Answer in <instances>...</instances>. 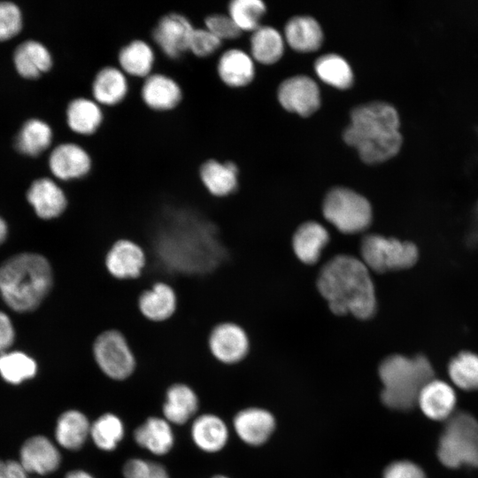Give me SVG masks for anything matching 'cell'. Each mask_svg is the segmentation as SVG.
Segmentation results:
<instances>
[{"mask_svg": "<svg viewBox=\"0 0 478 478\" xmlns=\"http://www.w3.org/2000/svg\"><path fill=\"white\" fill-rule=\"evenodd\" d=\"M274 416L259 408H249L238 412L234 419V428L239 437L251 445L265 443L274 429Z\"/></svg>", "mask_w": 478, "mask_h": 478, "instance_id": "obj_25", "label": "cell"}, {"mask_svg": "<svg viewBox=\"0 0 478 478\" xmlns=\"http://www.w3.org/2000/svg\"><path fill=\"white\" fill-rule=\"evenodd\" d=\"M22 28V15L13 3L0 1V41L12 38Z\"/></svg>", "mask_w": 478, "mask_h": 478, "instance_id": "obj_41", "label": "cell"}, {"mask_svg": "<svg viewBox=\"0 0 478 478\" xmlns=\"http://www.w3.org/2000/svg\"><path fill=\"white\" fill-rule=\"evenodd\" d=\"M93 355L101 371L113 380H124L135 367L133 352L124 337L117 330L101 333L93 344Z\"/></svg>", "mask_w": 478, "mask_h": 478, "instance_id": "obj_9", "label": "cell"}, {"mask_svg": "<svg viewBox=\"0 0 478 478\" xmlns=\"http://www.w3.org/2000/svg\"><path fill=\"white\" fill-rule=\"evenodd\" d=\"M7 227L5 222L0 218V243H3L6 236Z\"/></svg>", "mask_w": 478, "mask_h": 478, "instance_id": "obj_48", "label": "cell"}, {"mask_svg": "<svg viewBox=\"0 0 478 478\" xmlns=\"http://www.w3.org/2000/svg\"><path fill=\"white\" fill-rule=\"evenodd\" d=\"M146 264L143 249L135 243L120 239L115 242L105 256L109 274L120 280L138 277Z\"/></svg>", "mask_w": 478, "mask_h": 478, "instance_id": "obj_16", "label": "cell"}, {"mask_svg": "<svg viewBox=\"0 0 478 478\" xmlns=\"http://www.w3.org/2000/svg\"><path fill=\"white\" fill-rule=\"evenodd\" d=\"M66 478H94L90 474L83 470H73L66 474Z\"/></svg>", "mask_w": 478, "mask_h": 478, "instance_id": "obj_47", "label": "cell"}, {"mask_svg": "<svg viewBox=\"0 0 478 478\" xmlns=\"http://www.w3.org/2000/svg\"><path fill=\"white\" fill-rule=\"evenodd\" d=\"M277 96L285 110L304 117L315 112L320 105L319 87L305 75L286 79L280 84Z\"/></svg>", "mask_w": 478, "mask_h": 478, "instance_id": "obj_13", "label": "cell"}, {"mask_svg": "<svg viewBox=\"0 0 478 478\" xmlns=\"http://www.w3.org/2000/svg\"><path fill=\"white\" fill-rule=\"evenodd\" d=\"M36 373V363L27 355L13 351L0 356V374L8 382L19 383L33 377Z\"/></svg>", "mask_w": 478, "mask_h": 478, "instance_id": "obj_39", "label": "cell"}, {"mask_svg": "<svg viewBox=\"0 0 478 478\" xmlns=\"http://www.w3.org/2000/svg\"><path fill=\"white\" fill-rule=\"evenodd\" d=\"M66 122L73 134L81 137L92 136L104 122V108L91 96H76L66 105Z\"/></svg>", "mask_w": 478, "mask_h": 478, "instance_id": "obj_17", "label": "cell"}, {"mask_svg": "<svg viewBox=\"0 0 478 478\" xmlns=\"http://www.w3.org/2000/svg\"><path fill=\"white\" fill-rule=\"evenodd\" d=\"M129 78L118 66L107 65L100 67L90 83V96L103 108L121 104L129 94Z\"/></svg>", "mask_w": 478, "mask_h": 478, "instance_id": "obj_14", "label": "cell"}, {"mask_svg": "<svg viewBox=\"0 0 478 478\" xmlns=\"http://www.w3.org/2000/svg\"><path fill=\"white\" fill-rule=\"evenodd\" d=\"M216 71L220 80L230 88L247 86L255 73L251 58L236 48L228 49L220 56Z\"/></svg>", "mask_w": 478, "mask_h": 478, "instance_id": "obj_23", "label": "cell"}, {"mask_svg": "<svg viewBox=\"0 0 478 478\" xmlns=\"http://www.w3.org/2000/svg\"><path fill=\"white\" fill-rule=\"evenodd\" d=\"M174 290L165 282H157L143 291L138 299L141 313L152 321H163L170 318L176 309Z\"/></svg>", "mask_w": 478, "mask_h": 478, "instance_id": "obj_27", "label": "cell"}, {"mask_svg": "<svg viewBox=\"0 0 478 478\" xmlns=\"http://www.w3.org/2000/svg\"><path fill=\"white\" fill-rule=\"evenodd\" d=\"M198 175L204 187L214 197H227L238 185V168L232 161L206 159L200 165Z\"/></svg>", "mask_w": 478, "mask_h": 478, "instance_id": "obj_21", "label": "cell"}, {"mask_svg": "<svg viewBox=\"0 0 478 478\" xmlns=\"http://www.w3.org/2000/svg\"><path fill=\"white\" fill-rule=\"evenodd\" d=\"M198 399L196 393L188 385L176 383L166 391L163 414L169 423L182 425L196 413Z\"/></svg>", "mask_w": 478, "mask_h": 478, "instance_id": "obj_33", "label": "cell"}, {"mask_svg": "<svg viewBox=\"0 0 478 478\" xmlns=\"http://www.w3.org/2000/svg\"><path fill=\"white\" fill-rule=\"evenodd\" d=\"M213 478H227V477L223 476V475H216V476H214Z\"/></svg>", "mask_w": 478, "mask_h": 478, "instance_id": "obj_49", "label": "cell"}, {"mask_svg": "<svg viewBox=\"0 0 478 478\" xmlns=\"http://www.w3.org/2000/svg\"><path fill=\"white\" fill-rule=\"evenodd\" d=\"M314 69L322 81L334 88L345 89L353 83L351 67L339 55L326 54L320 57L314 64Z\"/></svg>", "mask_w": 478, "mask_h": 478, "instance_id": "obj_35", "label": "cell"}, {"mask_svg": "<svg viewBox=\"0 0 478 478\" xmlns=\"http://www.w3.org/2000/svg\"><path fill=\"white\" fill-rule=\"evenodd\" d=\"M89 436L100 450L113 451L124 436L123 423L118 416L104 413L91 424Z\"/></svg>", "mask_w": 478, "mask_h": 478, "instance_id": "obj_36", "label": "cell"}, {"mask_svg": "<svg viewBox=\"0 0 478 478\" xmlns=\"http://www.w3.org/2000/svg\"><path fill=\"white\" fill-rule=\"evenodd\" d=\"M27 198L36 214L44 220L58 217L67 206V197L52 179L42 177L32 182Z\"/></svg>", "mask_w": 478, "mask_h": 478, "instance_id": "obj_19", "label": "cell"}, {"mask_svg": "<svg viewBox=\"0 0 478 478\" xmlns=\"http://www.w3.org/2000/svg\"><path fill=\"white\" fill-rule=\"evenodd\" d=\"M172 227L164 231L158 243L162 258L170 266L183 272H205L221 262L224 249L210 223L181 220Z\"/></svg>", "mask_w": 478, "mask_h": 478, "instance_id": "obj_3", "label": "cell"}, {"mask_svg": "<svg viewBox=\"0 0 478 478\" xmlns=\"http://www.w3.org/2000/svg\"><path fill=\"white\" fill-rule=\"evenodd\" d=\"M208 343L212 354L227 364L242 360L249 349V340L244 330L230 322L217 325L212 330Z\"/></svg>", "mask_w": 478, "mask_h": 478, "instance_id": "obj_15", "label": "cell"}, {"mask_svg": "<svg viewBox=\"0 0 478 478\" xmlns=\"http://www.w3.org/2000/svg\"><path fill=\"white\" fill-rule=\"evenodd\" d=\"M288 44L299 52L317 50L323 42V32L316 19L309 16L290 19L284 28Z\"/></svg>", "mask_w": 478, "mask_h": 478, "instance_id": "obj_28", "label": "cell"}, {"mask_svg": "<svg viewBox=\"0 0 478 478\" xmlns=\"http://www.w3.org/2000/svg\"><path fill=\"white\" fill-rule=\"evenodd\" d=\"M14 339V330L8 316L0 312V353L7 350Z\"/></svg>", "mask_w": 478, "mask_h": 478, "instance_id": "obj_45", "label": "cell"}, {"mask_svg": "<svg viewBox=\"0 0 478 478\" xmlns=\"http://www.w3.org/2000/svg\"><path fill=\"white\" fill-rule=\"evenodd\" d=\"M360 254L366 267L380 274L410 268L419 258L413 243L375 234L363 237Z\"/></svg>", "mask_w": 478, "mask_h": 478, "instance_id": "obj_8", "label": "cell"}, {"mask_svg": "<svg viewBox=\"0 0 478 478\" xmlns=\"http://www.w3.org/2000/svg\"><path fill=\"white\" fill-rule=\"evenodd\" d=\"M266 5L260 0H234L228 4L227 14L241 31H254L266 12Z\"/></svg>", "mask_w": 478, "mask_h": 478, "instance_id": "obj_38", "label": "cell"}, {"mask_svg": "<svg viewBox=\"0 0 478 478\" xmlns=\"http://www.w3.org/2000/svg\"><path fill=\"white\" fill-rule=\"evenodd\" d=\"M449 375L455 385L466 390L478 389V354L462 351L449 363Z\"/></svg>", "mask_w": 478, "mask_h": 478, "instance_id": "obj_37", "label": "cell"}, {"mask_svg": "<svg viewBox=\"0 0 478 478\" xmlns=\"http://www.w3.org/2000/svg\"><path fill=\"white\" fill-rule=\"evenodd\" d=\"M48 165L54 177L63 181H70L87 177L92 171L93 158L83 145L65 142L51 150Z\"/></svg>", "mask_w": 478, "mask_h": 478, "instance_id": "obj_11", "label": "cell"}, {"mask_svg": "<svg viewBox=\"0 0 478 478\" xmlns=\"http://www.w3.org/2000/svg\"><path fill=\"white\" fill-rule=\"evenodd\" d=\"M195 29L184 14L171 12L161 16L151 30L154 45L170 60H178L189 53V44Z\"/></svg>", "mask_w": 478, "mask_h": 478, "instance_id": "obj_10", "label": "cell"}, {"mask_svg": "<svg viewBox=\"0 0 478 478\" xmlns=\"http://www.w3.org/2000/svg\"><path fill=\"white\" fill-rule=\"evenodd\" d=\"M398 112L387 102L375 101L351 111V124L343 140L356 148L367 164H380L394 158L403 145Z\"/></svg>", "mask_w": 478, "mask_h": 478, "instance_id": "obj_2", "label": "cell"}, {"mask_svg": "<svg viewBox=\"0 0 478 478\" xmlns=\"http://www.w3.org/2000/svg\"><path fill=\"white\" fill-rule=\"evenodd\" d=\"M317 288L336 315L368 319L376 310V296L370 270L353 256L337 255L321 268Z\"/></svg>", "mask_w": 478, "mask_h": 478, "instance_id": "obj_1", "label": "cell"}, {"mask_svg": "<svg viewBox=\"0 0 478 478\" xmlns=\"http://www.w3.org/2000/svg\"><path fill=\"white\" fill-rule=\"evenodd\" d=\"M204 27L222 42L238 38L242 31L228 14L212 13L205 17Z\"/></svg>", "mask_w": 478, "mask_h": 478, "instance_id": "obj_43", "label": "cell"}, {"mask_svg": "<svg viewBox=\"0 0 478 478\" xmlns=\"http://www.w3.org/2000/svg\"><path fill=\"white\" fill-rule=\"evenodd\" d=\"M0 478H27V472L19 462L0 460Z\"/></svg>", "mask_w": 478, "mask_h": 478, "instance_id": "obj_46", "label": "cell"}, {"mask_svg": "<svg viewBox=\"0 0 478 478\" xmlns=\"http://www.w3.org/2000/svg\"><path fill=\"white\" fill-rule=\"evenodd\" d=\"M52 141L51 127L42 120L30 119L17 134L14 146L21 154L37 157L50 147Z\"/></svg>", "mask_w": 478, "mask_h": 478, "instance_id": "obj_32", "label": "cell"}, {"mask_svg": "<svg viewBox=\"0 0 478 478\" xmlns=\"http://www.w3.org/2000/svg\"><path fill=\"white\" fill-rule=\"evenodd\" d=\"M183 97L181 84L167 73L154 72L142 81L141 101L152 112H173L181 105Z\"/></svg>", "mask_w": 478, "mask_h": 478, "instance_id": "obj_12", "label": "cell"}, {"mask_svg": "<svg viewBox=\"0 0 478 478\" xmlns=\"http://www.w3.org/2000/svg\"><path fill=\"white\" fill-rule=\"evenodd\" d=\"M191 437L200 450L215 452L225 446L228 431L224 421L218 416L203 414L193 421Z\"/></svg>", "mask_w": 478, "mask_h": 478, "instance_id": "obj_30", "label": "cell"}, {"mask_svg": "<svg viewBox=\"0 0 478 478\" xmlns=\"http://www.w3.org/2000/svg\"><path fill=\"white\" fill-rule=\"evenodd\" d=\"M13 62L17 72L26 79H37L53 66V58L42 42L27 40L14 50Z\"/></svg>", "mask_w": 478, "mask_h": 478, "instance_id": "obj_22", "label": "cell"}, {"mask_svg": "<svg viewBox=\"0 0 478 478\" xmlns=\"http://www.w3.org/2000/svg\"><path fill=\"white\" fill-rule=\"evenodd\" d=\"M251 51L258 62L264 65L274 64L283 54V38L274 27L260 26L251 37Z\"/></svg>", "mask_w": 478, "mask_h": 478, "instance_id": "obj_34", "label": "cell"}, {"mask_svg": "<svg viewBox=\"0 0 478 478\" xmlns=\"http://www.w3.org/2000/svg\"><path fill=\"white\" fill-rule=\"evenodd\" d=\"M383 478H426L422 469L410 461H397L388 466Z\"/></svg>", "mask_w": 478, "mask_h": 478, "instance_id": "obj_44", "label": "cell"}, {"mask_svg": "<svg viewBox=\"0 0 478 478\" xmlns=\"http://www.w3.org/2000/svg\"><path fill=\"white\" fill-rule=\"evenodd\" d=\"M417 404L428 418L443 420L453 413L456 395L448 383L432 379L421 389Z\"/></svg>", "mask_w": 478, "mask_h": 478, "instance_id": "obj_24", "label": "cell"}, {"mask_svg": "<svg viewBox=\"0 0 478 478\" xmlns=\"http://www.w3.org/2000/svg\"><path fill=\"white\" fill-rule=\"evenodd\" d=\"M379 375L383 384L382 401L399 410L410 409L417 404L423 387L434 379L432 366L422 355L413 358L390 355L381 363Z\"/></svg>", "mask_w": 478, "mask_h": 478, "instance_id": "obj_5", "label": "cell"}, {"mask_svg": "<svg viewBox=\"0 0 478 478\" xmlns=\"http://www.w3.org/2000/svg\"><path fill=\"white\" fill-rule=\"evenodd\" d=\"M51 285V267L41 255L19 254L0 266L1 295L5 303L17 312L35 309Z\"/></svg>", "mask_w": 478, "mask_h": 478, "instance_id": "obj_4", "label": "cell"}, {"mask_svg": "<svg viewBox=\"0 0 478 478\" xmlns=\"http://www.w3.org/2000/svg\"><path fill=\"white\" fill-rule=\"evenodd\" d=\"M61 456L52 442L42 436L27 439L20 450V464L27 473L46 474L55 471Z\"/></svg>", "mask_w": 478, "mask_h": 478, "instance_id": "obj_20", "label": "cell"}, {"mask_svg": "<svg viewBox=\"0 0 478 478\" xmlns=\"http://www.w3.org/2000/svg\"><path fill=\"white\" fill-rule=\"evenodd\" d=\"M90 426L88 418L81 412L66 411L58 420L55 429L56 440L65 449L79 450L89 436Z\"/></svg>", "mask_w": 478, "mask_h": 478, "instance_id": "obj_31", "label": "cell"}, {"mask_svg": "<svg viewBox=\"0 0 478 478\" xmlns=\"http://www.w3.org/2000/svg\"><path fill=\"white\" fill-rule=\"evenodd\" d=\"M322 212L325 219L344 234L365 230L370 225L373 216L368 200L343 187L334 188L327 194Z\"/></svg>", "mask_w": 478, "mask_h": 478, "instance_id": "obj_7", "label": "cell"}, {"mask_svg": "<svg viewBox=\"0 0 478 478\" xmlns=\"http://www.w3.org/2000/svg\"><path fill=\"white\" fill-rule=\"evenodd\" d=\"M437 456L451 468L478 466V421L469 413L453 412L439 439Z\"/></svg>", "mask_w": 478, "mask_h": 478, "instance_id": "obj_6", "label": "cell"}, {"mask_svg": "<svg viewBox=\"0 0 478 478\" xmlns=\"http://www.w3.org/2000/svg\"><path fill=\"white\" fill-rule=\"evenodd\" d=\"M328 240V232L321 224L308 221L296 230L292 239V247L301 262L311 265L319 260Z\"/></svg>", "mask_w": 478, "mask_h": 478, "instance_id": "obj_26", "label": "cell"}, {"mask_svg": "<svg viewBox=\"0 0 478 478\" xmlns=\"http://www.w3.org/2000/svg\"><path fill=\"white\" fill-rule=\"evenodd\" d=\"M135 443L155 455H165L172 449L174 436L170 423L158 417L148 418L134 432Z\"/></svg>", "mask_w": 478, "mask_h": 478, "instance_id": "obj_29", "label": "cell"}, {"mask_svg": "<svg viewBox=\"0 0 478 478\" xmlns=\"http://www.w3.org/2000/svg\"><path fill=\"white\" fill-rule=\"evenodd\" d=\"M124 478H170L166 469L157 462L142 459H128L123 466Z\"/></svg>", "mask_w": 478, "mask_h": 478, "instance_id": "obj_42", "label": "cell"}, {"mask_svg": "<svg viewBox=\"0 0 478 478\" xmlns=\"http://www.w3.org/2000/svg\"><path fill=\"white\" fill-rule=\"evenodd\" d=\"M156 59L154 47L140 38L130 40L117 53V66L128 78L142 81L154 73Z\"/></svg>", "mask_w": 478, "mask_h": 478, "instance_id": "obj_18", "label": "cell"}, {"mask_svg": "<svg viewBox=\"0 0 478 478\" xmlns=\"http://www.w3.org/2000/svg\"><path fill=\"white\" fill-rule=\"evenodd\" d=\"M222 44V41L204 27H195L189 44V53L198 58L212 56Z\"/></svg>", "mask_w": 478, "mask_h": 478, "instance_id": "obj_40", "label": "cell"}]
</instances>
